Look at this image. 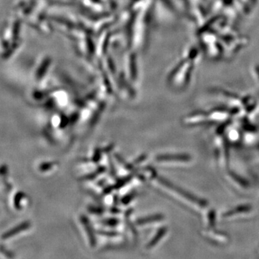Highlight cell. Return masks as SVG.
Here are the masks:
<instances>
[{
  "mask_svg": "<svg viewBox=\"0 0 259 259\" xmlns=\"http://www.w3.org/2000/svg\"><path fill=\"white\" fill-rule=\"evenodd\" d=\"M81 223H82L83 227H84L85 230H86L87 233H88L90 244H91L93 247L95 246L97 241L93 227L92 226L91 223H90V221H89L88 218H87L86 216H81Z\"/></svg>",
  "mask_w": 259,
  "mask_h": 259,
  "instance_id": "obj_1",
  "label": "cell"
},
{
  "mask_svg": "<svg viewBox=\"0 0 259 259\" xmlns=\"http://www.w3.org/2000/svg\"><path fill=\"white\" fill-rule=\"evenodd\" d=\"M163 220V216L161 214H153V215L146 216V217L140 218L136 221L138 226H144L148 223L157 222V221Z\"/></svg>",
  "mask_w": 259,
  "mask_h": 259,
  "instance_id": "obj_2",
  "label": "cell"
},
{
  "mask_svg": "<svg viewBox=\"0 0 259 259\" xmlns=\"http://www.w3.org/2000/svg\"><path fill=\"white\" fill-rule=\"evenodd\" d=\"M166 232V228H162L159 230L156 233V236H155L154 238L151 240V242L147 245V248H153V246H155L160 240L163 238V236H164L165 233Z\"/></svg>",
  "mask_w": 259,
  "mask_h": 259,
  "instance_id": "obj_3",
  "label": "cell"
},
{
  "mask_svg": "<svg viewBox=\"0 0 259 259\" xmlns=\"http://www.w3.org/2000/svg\"><path fill=\"white\" fill-rule=\"evenodd\" d=\"M106 170V168L105 166H100L95 171L93 172V174H90V175H86L82 177V180H94V179L96 178L97 176L101 175V174L104 173Z\"/></svg>",
  "mask_w": 259,
  "mask_h": 259,
  "instance_id": "obj_4",
  "label": "cell"
},
{
  "mask_svg": "<svg viewBox=\"0 0 259 259\" xmlns=\"http://www.w3.org/2000/svg\"><path fill=\"white\" fill-rule=\"evenodd\" d=\"M132 175H129V176L124 177V178L120 179V180H117L115 183V185L113 186L114 190H118V189L122 188L126 184L128 183L132 180Z\"/></svg>",
  "mask_w": 259,
  "mask_h": 259,
  "instance_id": "obj_5",
  "label": "cell"
},
{
  "mask_svg": "<svg viewBox=\"0 0 259 259\" xmlns=\"http://www.w3.org/2000/svg\"><path fill=\"white\" fill-rule=\"evenodd\" d=\"M136 195H137V192L136 191L126 194L125 197H122V199H121V202L124 204H127L136 197Z\"/></svg>",
  "mask_w": 259,
  "mask_h": 259,
  "instance_id": "obj_6",
  "label": "cell"
},
{
  "mask_svg": "<svg viewBox=\"0 0 259 259\" xmlns=\"http://www.w3.org/2000/svg\"><path fill=\"white\" fill-rule=\"evenodd\" d=\"M101 223L102 224L105 225V226H116L119 224L120 221L117 218H107V219L102 221Z\"/></svg>",
  "mask_w": 259,
  "mask_h": 259,
  "instance_id": "obj_7",
  "label": "cell"
},
{
  "mask_svg": "<svg viewBox=\"0 0 259 259\" xmlns=\"http://www.w3.org/2000/svg\"><path fill=\"white\" fill-rule=\"evenodd\" d=\"M99 234L106 237H115L118 236V233L114 231H99Z\"/></svg>",
  "mask_w": 259,
  "mask_h": 259,
  "instance_id": "obj_8",
  "label": "cell"
},
{
  "mask_svg": "<svg viewBox=\"0 0 259 259\" xmlns=\"http://www.w3.org/2000/svg\"><path fill=\"white\" fill-rule=\"evenodd\" d=\"M89 210L93 212V214H100V215L103 214V212H105V209L96 207H90L89 208Z\"/></svg>",
  "mask_w": 259,
  "mask_h": 259,
  "instance_id": "obj_9",
  "label": "cell"
},
{
  "mask_svg": "<svg viewBox=\"0 0 259 259\" xmlns=\"http://www.w3.org/2000/svg\"><path fill=\"white\" fill-rule=\"evenodd\" d=\"M100 158H101V151L99 148H97L95 150V153H94V156L93 158V161L95 162V163H97L99 161H100Z\"/></svg>",
  "mask_w": 259,
  "mask_h": 259,
  "instance_id": "obj_10",
  "label": "cell"
},
{
  "mask_svg": "<svg viewBox=\"0 0 259 259\" xmlns=\"http://www.w3.org/2000/svg\"><path fill=\"white\" fill-rule=\"evenodd\" d=\"M147 154L141 155L139 158L135 160L134 164H139V163H142L143 161H144L147 158Z\"/></svg>",
  "mask_w": 259,
  "mask_h": 259,
  "instance_id": "obj_11",
  "label": "cell"
},
{
  "mask_svg": "<svg viewBox=\"0 0 259 259\" xmlns=\"http://www.w3.org/2000/svg\"><path fill=\"white\" fill-rule=\"evenodd\" d=\"M114 190L113 187H106V188L105 189V190H104V192H105V194H109L110 193V192H112V191Z\"/></svg>",
  "mask_w": 259,
  "mask_h": 259,
  "instance_id": "obj_12",
  "label": "cell"
},
{
  "mask_svg": "<svg viewBox=\"0 0 259 259\" xmlns=\"http://www.w3.org/2000/svg\"><path fill=\"white\" fill-rule=\"evenodd\" d=\"M113 145H110V146H107V147L105 148L104 151H105V152H109V151H112V148H113Z\"/></svg>",
  "mask_w": 259,
  "mask_h": 259,
  "instance_id": "obj_13",
  "label": "cell"
},
{
  "mask_svg": "<svg viewBox=\"0 0 259 259\" xmlns=\"http://www.w3.org/2000/svg\"><path fill=\"white\" fill-rule=\"evenodd\" d=\"M117 198H118V197H117V195H115V197L114 198V203L115 204H117Z\"/></svg>",
  "mask_w": 259,
  "mask_h": 259,
  "instance_id": "obj_14",
  "label": "cell"
}]
</instances>
